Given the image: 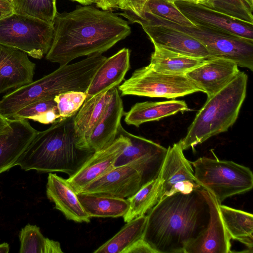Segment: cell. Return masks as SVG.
<instances>
[{
    "label": "cell",
    "instance_id": "31",
    "mask_svg": "<svg viewBox=\"0 0 253 253\" xmlns=\"http://www.w3.org/2000/svg\"><path fill=\"white\" fill-rule=\"evenodd\" d=\"M14 119H31L43 124H52L60 119L54 98L42 99L29 104L12 116Z\"/></svg>",
    "mask_w": 253,
    "mask_h": 253
},
{
    "label": "cell",
    "instance_id": "3",
    "mask_svg": "<svg viewBox=\"0 0 253 253\" xmlns=\"http://www.w3.org/2000/svg\"><path fill=\"white\" fill-rule=\"evenodd\" d=\"M74 116L59 119L47 129L39 131L15 164L22 169L75 173L93 152L77 145Z\"/></svg>",
    "mask_w": 253,
    "mask_h": 253
},
{
    "label": "cell",
    "instance_id": "47",
    "mask_svg": "<svg viewBox=\"0 0 253 253\" xmlns=\"http://www.w3.org/2000/svg\"><path fill=\"white\" fill-rule=\"evenodd\" d=\"M249 1H250L251 2L253 3V0H249Z\"/></svg>",
    "mask_w": 253,
    "mask_h": 253
},
{
    "label": "cell",
    "instance_id": "8",
    "mask_svg": "<svg viewBox=\"0 0 253 253\" xmlns=\"http://www.w3.org/2000/svg\"><path fill=\"white\" fill-rule=\"evenodd\" d=\"M54 35L53 24L13 13L0 19V44L22 50L41 59L49 51Z\"/></svg>",
    "mask_w": 253,
    "mask_h": 253
},
{
    "label": "cell",
    "instance_id": "45",
    "mask_svg": "<svg viewBox=\"0 0 253 253\" xmlns=\"http://www.w3.org/2000/svg\"><path fill=\"white\" fill-rule=\"evenodd\" d=\"M203 1L202 3L201 4L205 3L208 0H202Z\"/></svg>",
    "mask_w": 253,
    "mask_h": 253
},
{
    "label": "cell",
    "instance_id": "46",
    "mask_svg": "<svg viewBox=\"0 0 253 253\" xmlns=\"http://www.w3.org/2000/svg\"><path fill=\"white\" fill-rule=\"evenodd\" d=\"M8 1H9L10 2L12 3L15 0H8Z\"/></svg>",
    "mask_w": 253,
    "mask_h": 253
},
{
    "label": "cell",
    "instance_id": "10",
    "mask_svg": "<svg viewBox=\"0 0 253 253\" xmlns=\"http://www.w3.org/2000/svg\"><path fill=\"white\" fill-rule=\"evenodd\" d=\"M119 15L123 16L131 23L139 24L153 44L189 56L211 58L203 44L182 31L141 19L129 11H124Z\"/></svg>",
    "mask_w": 253,
    "mask_h": 253
},
{
    "label": "cell",
    "instance_id": "43",
    "mask_svg": "<svg viewBox=\"0 0 253 253\" xmlns=\"http://www.w3.org/2000/svg\"><path fill=\"white\" fill-rule=\"evenodd\" d=\"M168 0L173 2H174V1H177V0L191 1V2H196V3H202L203 2V1L202 0Z\"/></svg>",
    "mask_w": 253,
    "mask_h": 253
},
{
    "label": "cell",
    "instance_id": "12",
    "mask_svg": "<svg viewBox=\"0 0 253 253\" xmlns=\"http://www.w3.org/2000/svg\"><path fill=\"white\" fill-rule=\"evenodd\" d=\"M174 3L195 25L222 31L253 41L252 24L234 19L201 3L182 0L175 1Z\"/></svg>",
    "mask_w": 253,
    "mask_h": 253
},
{
    "label": "cell",
    "instance_id": "20",
    "mask_svg": "<svg viewBox=\"0 0 253 253\" xmlns=\"http://www.w3.org/2000/svg\"><path fill=\"white\" fill-rule=\"evenodd\" d=\"M113 89L114 87L85 99L74 116V128L77 145L80 149L87 151L86 148L87 140L108 106Z\"/></svg>",
    "mask_w": 253,
    "mask_h": 253
},
{
    "label": "cell",
    "instance_id": "32",
    "mask_svg": "<svg viewBox=\"0 0 253 253\" xmlns=\"http://www.w3.org/2000/svg\"><path fill=\"white\" fill-rule=\"evenodd\" d=\"M14 13L34 17L53 24L57 13L56 0H15Z\"/></svg>",
    "mask_w": 253,
    "mask_h": 253
},
{
    "label": "cell",
    "instance_id": "6",
    "mask_svg": "<svg viewBox=\"0 0 253 253\" xmlns=\"http://www.w3.org/2000/svg\"><path fill=\"white\" fill-rule=\"evenodd\" d=\"M196 182L211 193L219 204L230 197L252 189L253 174L250 168L231 161L199 158L190 162Z\"/></svg>",
    "mask_w": 253,
    "mask_h": 253
},
{
    "label": "cell",
    "instance_id": "21",
    "mask_svg": "<svg viewBox=\"0 0 253 253\" xmlns=\"http://www.w3.org/2000/svg\"><path fill=\"white\" fill-rule=\"evenodd\" d=\"M129 68L128 48H123L107 58L94 74L86 91V99L118 86Z\"/></svg>",
    "mask_w": 253,
    "mask_h": 253
},
{
    "label": "cell",
    "instance_id": "33",
    "mask_svg": "<svg viewBox=\"0 0 253 253\" xmlns=\"http://www.w3.org/2000/svg\"><path fill=\"white\" fill-rule=\"evenodd\" d=\"M202 4L234 19L253 25V3L249 0H208Z\"/></svg>",
    "mask_w": 253,
    "mask_h": 253
},
{
    "label": "cell",
    "instance_id": "30",
    "mask_svg": "<svg viewBox=\"0 0 253 253\" xmlns=\"http://www.w3.org/2000/svg\"><path fill=\"white\" fill-rule=\"evenodd\" d=\"M128 142L117 158L114 168L129 164L145 155L159 152L167 148L141 136L126 130Z\"/></svg>",
    "mask_w": 253,
    "mask_h": 253
},
{
    "label": "cell",
    "instance_id": "1",
    "mask_svg": "<svg viewBox=\"0 0 253 253\" xmlns=\"http://www.w3.org/2000/svg\"><path fill=\"white\" fill-rule=\"evenodd\" d=\"M54 35L46 59L60 65L83 56L102 54L131 33L128 22L109 10L78 6L57 12Z\"/></svg>",
    "mask_w": 253,
    "mask_h": 253
},
{
    "label": "cell",
    "instance_id": "9",
    "mask_svg": "<svg viewBox=\"0 0 253 253\" xmlns=\"http://www.w3.org/2000/svg\"><path fill=\"white\" fill-rule=\"evenodd\" d=\"M121 96L174 98L202 90L186 75L157 72L149 65L135 70L130 78L118 86Z\"/></svg>",
    "mask_w": 253,
    "mask_h": 253
},
{
    "label": "cell",
    "instance_id": "28",
    "mask_svg": "<svg viewBox=\"0 0 253 253\" xmlns=\"http://www.w3.org/2000/svg\"><path fill=\"white\" fill-rule=\"evenodd\" d=\"M162 179L158 177L142 187L135 194L127 198L129 208L123 216L125 222L145 215L159 201Z\"/></svg>",
    "mask_w": 253,
    "mask_h": 253
},
{
    "label": "cell",
    "instance_id": "34",
    "mask_svg": "<svg viewBox=\"0 0 253 253\" xmlns=\"http://www.w3.org/2000/svg\"><path fill=\"white\" fill-rule=\"evenodd\" d=\"M144 12L162 17L179 25L188 27L196 26V25L189 20L178 9L174 2L168 0H148L143 13Z\"/></svg>",
    "mask_w": 253,
    "mask_h": 253
},
{
    "label": "cell",
    "instance_id": "36",
    "mask_svg": "<svg viewBox=\"0 0 253 253\" xmlns=\"http://www.w3.org/2000/svg\"><path fill=\"white\" fill-rule=\"evenodd\" d=\"M148 0H117L118 7L128 11L138 17L143 14Z\"/></svg>",
    "mask_w": 253,
    "mask_h": 253
},
{
    "label": "cell",
    "instance_id": "14",
    "mask_svg": "<svg viewBox=\"0 0 253 253\" xmlns=\"http://www.w3.org/2000/svg\"><path fill=\"white\" fill-rule=\"evenodd\" d=\"M210 211V221L207 229L189 244L185 253H229L231 251L230 238L222 221L219 204L214 197L203 189Z\"/></svg>",
    "mask_w": 253,
    "mask_h": 253
},
{
    "label": "cell",
    "instance_id": "5",
    "mask_svg": "<svg viewBox=\"0 0 253 253\" xmlns=\"http://www.w3.org/2000/svg\"><path fill=\"white\" fill-rule=\"evenodd\" d=\"M91 80L83 60L60 65L51 73L5 94L0 100V113L7 119L34 102L54 98L69 91L86 92Z\"/></svg>",
    "mask_w": 253,
    "mask_h": 253
},
{
    "label": "cell",
    "instance_id": "7",
    "mask_svg": "<svg viewBox=\"0 0 253 253\" xmlns=\"http://www.w3.org/2000/svg\"><path fill=\"white\" fill-rule=\"evenodd\" d=\"M138 18L189 35L204 45L211 58L228 59L235 62L238 66L253 70V41L199 25L195 27L179 25L146 12Z\"/></svg>",
    "mask_w": 253,
    "mask_h": 253
},
{
    "label": "cell",
    "instance_id": "4",
    "mask_svg": "<svg viewBox=\"0 0 253 253\" xmlns=\"http://www.w3.org/2000/svg\"><path fill=\"white\" fill-rule=\"evenodd\" d=\"M248 76L244 72L207 100L179 141L183 150L227 131L236 122L246 96Z\"/></svg>",
    "mask_w": 253,
    "mask_h": 253
},
{
    "label": "cell",
    "instance_id": "15",
    "mask_svg": "<svg viewBox=\"0 0 253 253\" xmlns=\"http://www.w3.org/2000/svg\"><path fill=\"white\" fill-rule=\"evenodd\" d=\"M28 55L22 50L0 44V94L33 81L36 64Z\"/></svg>",
    "mask_w": 253,
    "mask_h": 253
},
{
    "label": "cell",
    "instance_id": "17",
    "mask_svg": "<svg viewBox=\"0 0 253 253\" xmlns=\"http://www.w3.org/2000/svg\"><path fill=\"white\" fill-rule=\"evenodd\" d=\"M10 127L0 133V174L15 166L38 132L27 119H9Z\"/></svg>",
    "mask_w": 253,
    "mask_h": 253
},
{
    "label": "cell",
    "instance_id": "11",
    "mask_svg": "<svg viewBox=\"0 0 253 253\" xmlns=\"http://www.w3.org/2000/svg\"><path fill=\"white\" fill-rule=\"evenodd\" d=\"M128 142L126 130L121 125L114 141L107 147L96 151L79 169L67 179L77 193L84 187L114 168L116 160Z\"/></svg>",
    "mask_w": 253,
    "mask_h": 253
},
{
    "label": "cell",
    "instance_id": "39",
    "mask_svg": "<svg viewBox=\"0 0 253 253\" xmlns=\"http://www.w3.org/2000/svg\"><path fill=\"white\" fill-rule=\"evenodd\" d=\"M79 2L80 3L84 5H88L93 3H95L97 7L100 8L103 10V6L101 0H71Z\"/></svg>",
    "mask_w": 253,
    "mask_h": 253
},
{
    "label": "cell",
    "instance_id": "35",
    "mask_svg": "<svg viewBox=\"0 0 253 253\" xmlns=\"http://www.w3.org/2000/svg\"><path fill=\"white\" fill-rule=\"evenodd\" d=\"M86 92L69 91L58 94L54 98L60 115L65 119L75 116L86 98Z\"/></svg>",
    "mask_w": 253,
    "mask_h": 253
},
{
    "label": "cell",
    "instance_id": "41",
    "mask_svg": "<svg viewBox=\"0 0 253 253\" xmlns=\"http://www.w3.org/2000/svg\"><path fill=\"white\" fill-rule=\"evenodd\" d=\"M103 4V10H109L112 8L118 7L117 0H101Z\"/></svg>",
    "mask_w": 253,
    "mask_h": 253
},
{
    "label": "cell",
    "instance_id": "37",
    "mask_svg": "<svg viewBox=\"0 0 253 253\" xmlns=\"http://www.w3.org/2000/svg\"><path fill=\"white\" fill-rule=\"evenodd\" d=\"M123 253H155V252L141 238L124 251Z\"/></svg>",
    "mask_w": 253,
    "mask_h": 253
},
{
    "label": "cell",
    "instance_id": "19",
    "mask_svg": "<svg viewBox=\"0 0 253 253\" xmlns=\"http://www.w3.org/2000/svg\"><path fill=\"white\" fill-rule=\"evenodd\" d=\"M47 198L54 203L66 219L79 223H89L90 217L81 204L77 195L67 179L49 173L46 186Z\"/></svg>",
    "mask_w": 253,
    "mask_h": 253
},
{
    "label": "cell",
    "instance_id": "13",
    "mask_svg": "<svg viewBox=\"0 0 253 253\" xmlns=\"http://www.w3.org/2000/svg\"><path fill=\"white\" fill-rule=\"evenodd\" d=\"M143 186L138 171L127 164L114 168L78 193L107 195L125 199L133 196Z\"/></svg>",
    "mask_w": 253,
    "mask_h": 253
},
{
    "label": "cell",
    "instance_id": "2",
    "mask_svg": "<svg viewBox=\"0 0 253 253\" xmlns=\"http://www.w3.org/2000/svg\"><path fill=\"white\" fill-rule=\"evenodd\" d=\"M210 211L203 188L164 197L147 215L142 238L155 253H185L208 227Z\"/></svg>",
    "mask_w": 253,
    "mask_h": 253
},
{
    "label": "cell",
    "instance_id": "44",
    "mask_svg": "<svg viewBox=\"0 0 253 253\" xmlns=\"http://www.w3.org/2000/svg\"><path fill=\"white\" fill-rule=\"evenodd\" d=\"M7 16L6 15H5V14H4L3 13H2L0 10V19L3 18V17L4 16Z\"/></svg>",
    "mask_w": 253,
    "mask_h": 253
},
{
    "label": "cell",
    "instance_id": "38",
    "mask_svg": "<svg viewBox=\"0 0 253 253\" xmlns=\"http://www.w3.org/2000/svg\"><path fill=\"white\" fill-rule=\"evenodd\" d=\"M0 10L6 15L14 13L12 3L8 0H0Z\"/></svg>",
    "mask_w": 253,
    "mask_h": 253
},
{
    "label": "cell",
    "instance_id": "22",
    "mask_svg": "<svg viewBox=\"0 0 253 253\" xmlns=\"http://www.w3.org/2000/svg\"><path fill=\"white\" fill-rule=\"evenodd\" d=\"M183 151L179 142L167 148L159 175L162 180L159 201L168 196L171 189L180 182H196L192 165L185 157Z\"/></svg>",
    "mask_w": 253,
    "mask_h": 253
},
{
    "label": "cell",
    "instance_id": "26",
    "mask_svg": "<svg viewBox=\"0 0 253 253\" xmlns=\"http://www.w3.org/2000/svg\"><path fill=\"white\" fill-rule=\"evenodd\" d=\"M221 216L231 239L237 240L253 253V215L252 213L219 204Z\"/></svg>",
    "mask_w": 253,
    "mask_h": 253
},
{
    "label": "cell",
    "instance_id": "42",
    "mask_svg": "<svg viewBox=\"0 0 253 253\" xmlns=\"http://www.w3.org/2000/svg\"><path fill=\"white\" fill-rule=\"evenodd\" d=\"M9 251V246L7 243L0 244V253H8Z\"/></svg>",
    "mask_w": 253,
    "mask_h": 253
},
{
    "label": "cell",
    "instance_id": "27",
    "mask_svg": "<svg viewBox=\"0 0 253 253\" xmlns=\"http://www.w3.org/2000/svg\"><path fill=\"white\" fill-rule=\"evenodd\" d=\"M147 215L135 218L126 224L113 237L95 250L94 253H123L135 242L142 238Z\"/></svg>",
    "mask_w": 253,
    "mask_h": 253
},
{
    "label": "cell",
    "instance_id": "24",
    "mask_svg": "<svg viewBox=\"0 0 253 253\" xmlns=\"http://www.w3.org/2000/svg\"><path fill=\"white\" fill-rule=\"evenodd\" d=\"M148 65L155 71L169 75H182L204 64L207 59L197 58L178 53L156 44H153Z\"/></svg>",
    "mask_w": 253,
    "mask_h": 253
},
{
    "label": "cell",
    "instance_id": "40",
    "mask_svg": "<svg viewBox=\"0 0 253 253\" xmlns=\"http://www.w3.org/2000/svg\"><path fill=\"white\" fill-rule=\"evenodd\" d=\"M9 127V119L4 117L0 113V133L7 130Z\"/></svg>",
    "mask_w": 253,
    "mask_h": 253
},
{
    "label": "cell",
    "instance_id": "29",
    "mask_svg": "<svg viewBox=\"0 0 253 253\" xmlns=\"http://www.w3.org/2000/svg\"><path fill=\"white\" fill-rule=\"evenodd\" d=\"M20 253H62L59 242L44 237L37 225L28 224L19 233Z\"/></svg>",
    "mask_w": 253,
    "mask_h": 253
},
{
    "label": "cell",
    "instance_id": "16",
    "mask_svg": "<svg viewBox=\"0 0 253 253\" xmlns=\"http://www.w3.org/2000/svg\"><path fill=\"white\" fill-rule=\"evenodd\" d=\"M239 72L235 62L223 58L211 57L186 75L209 98L228 84Z\"/></svg>",
    "mask_w": 253,
    "mask_h": 253
},
{
    "label": "cell",
    "instance_id": "25",
    "mask_svg": "<svg viewBox=\"0 0 253 253\" xmlns=\"http://www.w3.org/2000/svg\"><path fill=\"white\" fill-rule=\"evenodd\" d=\"M77 195L84 210L90 218L123 217L129 208L128 201L124 198L80 192Z\"/></svg>",
    "mask_w": 253,
    "mask_h": 253
},
{
    "label": "cell",
    "instance_id": "18",
    "mask_svg": "<svg viewBox=\"0 0 253 253\" xmlns=\"http://www.w3.org/2000/svg\"><path fill=\"white\" fill-rule=\"evenodd\" d=\"M125 114L122 98L115 87L108 106L87 140L86 150L94 152L110 145L117 137Z\"/></svg>",
    "mask_w": 253,
    "mask_h": 253
},
{
    "label": "cell",
    "instance_id": "23",
    "mask_svg": "<svg viewBox=\"0 0 253 253\" xmlns=\"http://www.w3.org/2000/svg\"><path fill=\"white\" fill-rule=\"evenodd\" d=\"M188 109L187 104L183 100L138 102L125 113V121L128 125L138 127L144 123L158 121Z\"/></svg>",
    "mask_w": 253,
    "mask_h": 253
}]
</instances>
